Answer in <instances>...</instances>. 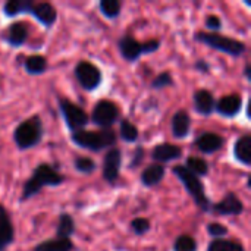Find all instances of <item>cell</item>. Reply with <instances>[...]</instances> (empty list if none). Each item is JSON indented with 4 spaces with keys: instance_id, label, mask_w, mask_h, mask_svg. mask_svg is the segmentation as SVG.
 Here are the masks:
<instances>
[{
    "instance_id": "cell-24",
    "label": "cell",
    "mask_w": 251,
    "mask_h": 251,
    "mask_svg": "<svg viewBox=\"0 0 251 251\" xmlns=\"http://www.w3.org/2000/svg\"><path fill=\"white\" fill-rule=\"evenodd\" d=\"M75 244L72 240H62V238H51L41 241L34 246L32 251H74Z\"/></svg>"
},
{
    "instance_id": "cell-15",
    "label": "cell",
    "mask_w": 251,
    "mask_h": 251,
    "mask_svg": "<svg viewBox=\"0 0 251 251\" xmlns=\"http://www.w3.org/2000/svg\"><path fill=\"white\" fill-rule=\"evenodd\" d=\"M151 159L154 163H159V165H166V163H171V162H175L178 159H181L184 156V150L182 147L176 146V144H172V143H162V144H157L153 147L151 150Z\"/></svg>"
},
{
    "instance_id": "cell-21",
    "label": "cell",
    "mask_w": 251,
    "mask_h": 251,
    "mask_svg": "<svg viewBox=\"0 0 251 251\" xmlns=\"http://www.w3.org/2000/svg\"><path fill=\"white\" fill-rule=\"evenodd\" d=\"M232 154L235 160L246 168L251 166V135L250 134H243L241 137L237 138L232 147Z\"/></svg>"
},
{
    "instance_id": "cell-30",
    "label": "cell",
    "mask_w": 251,
    "mask_h": 251,
    "mask_svg": "<svg viewBox=\"0 0 251 251\" xmlns=\"http://www.w3.org/2000/svg\"><path fill=\"white\" fill-rule=\"evenodd\" d=\"M74 169L81 175H91L97 171V163L88 156H76L72 162Z\"/></svg>"
},
{
    "instance_id": "cell-37",
    "label": "cell",
    "mask_w": 251,
    "mask_h": 251,
    "mask_svg": "<svg viewBox=\"0 0 251 251\" xmlns=\"http://www.w3.org/2000/svg\"><path fill=\"white\" fill-rule=\"evenodd\" d=\"M160 46H162V41L159 38H150L143 43V51L144 54H153L160 49Z\"/></svg>"
},
{
    "instance_id": "cell-1",
    "label": "cell",
    "mask_w": 251,
    "mask_h": 251,
    "mask_svg": "<svg viewBox=\"0 0 251 251\" xmlns=\"http://www.w3.org/2000/svg\"><path fill=\"white\" fill-rule=\"evenodd\" d=\"M63 182H65V175H62L50 163L41 162L32 169L31 176L25 181V184L22 187L21 197H19V203H25V201L31 200L32 197L40 194L44 190V187L56 188V187L62 185Z\"/></svg>"
},
{
    "instance_id": "cell-3",
    "label": "cell",
    "mask_w": 251,
    "mask_h": 251,
    "mask_svg": "<svg viewBox=\"0 0 251 251\" xmlns=\"http://www.w3.org/2000/svg\"><path fill=\"white\" fill-rule=\"evenodd\" d=\"M71 141L79 149L100 153V151L115 147L118 141V134L113 128H104V129H97V131L81 129V131L71 134Z\"/></svg>"
},
{
    "instance_id": "cell-26",
    "label": "cell",
    "mask_w": 251,
    "mask_h": 251,
    "mask_svg": "<svg viewBox=\"0 0 251 251\" xmlns=\"http://www.w3.org/2000/svg\"><path fill=\"white\" fill-rule=\"evenodd\" d=\"M118 137L122 141H125L128 144H132V143H137L140 140V129L131 121L121 119L119 121V132H118Z\"/></svg>"
},
{
    "instance_id": "cell-6",
    "label": "cell",
    "mask_w": 251,
    "mask_h": 251,
    "mask_svg": "<svg viewBox=\"0 0 251 251\" xmlns=\"http://www.w3.org/2000/svg\"><path fill=\"white\" fill-rule=\"evenodd\" d=\"M57 107L60 112V116L66 125V128L69 129L71 134L85 129V126L90 122V115L76 103L71 101L66 97L59 96L57 97Z\"/></svg>"
},
{
    "instance_id": "cell-27",
    "label": "cell",
    "mask_w": 251,
    "mask_h": 251,
    "mask_svg": "<svg viewBox=\"0 0 251 251\" xmlns=\"http://www.w3.org/2000/svg\"><path fill=\"white\" fill-rule=\"evenodd\" d=\"M191 174H194L196 176H199L200 179L207 176L209 172H210V165L206 159L203 157H199V156H190L187 157L185 160V165H184Z\"/></svg>"
},
{
    "instance_id": "cell-33",
    "label": "cell",
    "mask_w": 251,
    "mask_h": 251,
    "mask_svg": "<svg viewBox=\"0 0 251 251\" xmlns=\"http://www.w3.org/2000/svg\"><path fill=\"white\" fill-rule=\"evenodd\" d=\"M129 226H131V231H132L137 237H143V235H146V234L150 232V229H151V222H150V219H147V218H134V219L131 221Z\"/></svg>"
},
{
    "instance_id": "cell-29",
    "label": "cell",
    "mask_w": 251,
    "mask_h": 251,
    "mask_svg": "<svg viewBox=\"0 0 251 251\" xmlns=\"http://www.w3.org/2000/svg\"><path fill=\"white\" fill-rule=\"evenodd\" d=\"M206 251H246V249L238 241H232L228 238H219V240H212Z\"/></svg>"
},
{
    "instance_id": "cell-20",
    "label": "cell",
    "mask_w": 251,
    "mask_h": 251,
    "mask_svg": "<svg viewBox=\"0 0 251 251\" xmlns=\"http://www.w3.org/2000/svg\"><path fill=\"white\" fill-rule=\"evenodd\" d=\"M165 175H166V166L153 162L143 169L140 181L144 188H154L163 181Z\"/></svg>"
},
{
    "instance_id": "cell-38",
    "label": "cell",
    "mask_w": 251,
    "mask_h": 251,
    "mask_svg": "<svg viewBox=\"0 0 251 251\" xmlns=\"http://www.w3.org/2000/svg\"><path fill=\"white\" fill-rule=\"evenodd\" d=\"M194 71L200 72V74H204V75H209L210 74V65L209 62H206L204 59H197L193 65Z\"/></svg>"
},
{
    "instance_id": "cell-2",
    "label": "cell",
    "mask_w": 251,
    "mask_h": 251,
    "mask_svg": "<svg viewBox=\"0 0 251 251\" xmlns=\"http://www.w3.org/2000/svg\"><path fill=\"white\" fill-rule=\"evenodd\" d=\"M12 138H13L16 149L21 151L31 150V149L37 147L38 144H41V141L44 138L43 118L38 113H35V115L24 119L22 122H19L15 126Z\"/></svg>"
},
{
    "instance_id": "cell-18",
    "label": "cell",
    "mask_w": 251,
    "mask_h": 251,
    "mask_svg": "<svg viewBox=\"0 0 251 251\" xmlns=\"http://www.w3.org/2000/svg\"><path fill=\"white\" fill-rule=\"evenodd\" d=\"M16 238L15 226L7 209L0 203V251H6Z\"/></svg>"
},
{
    "instance_id": "cell-7",
    "label": "cell",
    "mask_w": 251,
    "mask_h": 251,
    "mask_svg": "<svg viewBox=\"0 0 251 251\" xmlns=\"http://www.w3.org/2000/svg\"><path fill=\"white\" fill-rule=\"evenodd\" d=\"M74 75L82 90L93 93L103 82V72L90 60H79L74 68Z\"/></svg>"
},
{
    "instance_id": "cell-9",
    "label": "cell",
    "mask_w": 251,
    "mask_h": 251,
    "mask_svg": "<svg viewBox=\"0 0 251 251\" xmlns=\"http://www.w3.org/2000/svg\"><path fill=\"white\" fill-rule=\"evenodd\" d=\"M244 212H246V206L243 200L234 191H228L221 201L212 203L209 213L216 216H240Z\"/></svg>"
},
{
    "instance_id": "cell-8",
    "label": "cell",
    "mask_w": 251,
    "mask_h": 251,
    "mask_svg": "<svg viewBox=\"0 0 251 251\" xmlns=\"http://www.w3.org/2000/svg\"><path fill=\"white\" fill-rule=\"evenodd\" d=\"M121 118V107L107 99L99 100L90 115V121L100 129L112 128Z\"/></svg>"
},
{
    "instance_id": "cell-32",
    "label": "cell",
    "mask_w": 251,
    "mask_h": 251,
    "mask_svg": "<svg viewBox=\"0 0 251 251\" xmlns=\"http://www.w3.org/2000/svg\"><path fill=\"white\" fill-rule=\"evenodd\" d=\"M175 81H174V75L171 71H163L160 74L156 75V78L151 81L150 88L151 90H165L168 87H174Z\"/></svg>"
},
{
    "instance_id": "cell-4",
    "label": "cell",
    "mask_w": 251,
    "mask_h": 251,
    "mask_svg": "<svg viewBox=\"0 0 251 251\" xmlns=\"http://www.w3.org/2000/svg\"><path fill=\"white\" fill-rule=\"evenodd\" d=\"M172 174L178 178V181L184 185L185 191L188 193V196L193 199L194 204L199 207V210L201 213H209L210 212V206L212 201L206 194V188L203 181L196 176L194 174H191L184 165H176L172 168Z\"/></svg>"
},
{
    "instance_id": "cell-23",
    "label": "cell",
    "mask_w": 251,
    "mask_h": 251,
    "mask_svg": "<svg viewBox=\"0 0 251 251\" xmlns=\"http://www.w3.org/2000/svg\"><path fill=\"white\" fill-rule=\"evenodd\" d=\"M75 231H76V225H75L74 218L69 213L62 212L59 215L57 225H56V238L71 240V237L75 234Z\"/></svg>"
},
{
    "instance_id": "cell-17",
    "label": "cell",
    "mask_w": 251,
    "mask_h": 251,
    "mask_svg": "<svg viewBox=\"0 0 251 251\" xmlns=\"http://www.w3.org/2000/svg\"><path fill=\"white\" fill-rule=\"evenodd\" d=\"M225 146V138L216 132H203L194 140V147L203 154H215Z\"/></svg>"
},
{
    "instance_id": "cell-36",
    "label": "cell",
    "mask_w": 251,
    "mask_h": 251,
    "mask_svg": "<svg viewBox=\"0 0 251 251\" xmlns=\"http://www.w3.org/2000/svg\"><path fill=\"white\" fill-rule=\"evenodd\" d=\"M204 25L209 29V32H219L224 26V22L218 15H207L204 19Z\"/></svg>"
},
{
    "instance_id": "cell-31",
    "label": "cell",
    "mask_w": 251,
    "mask_h": 251,
    "mask_svg": "<svg viewBox=\"0 0 251 251\" xmlns=\"http://www.w3.org/2000/svg\"><path fill=\"white\" fill-rule=\"evenodd\" d=\"M172 251H199V243L193 235L181 234L175 238Z\"/></svg>"
},
{
    "instance_id": "cell-13",
    "label": "cell",
    "mask_w": 251,
    "mask_h": 251,
    "mask_svg": "<svg viewBox=\"0 0 251 251\" xmlns=\"http://www.w3.org/2000/svg\"><path fill=\"white\" fill-rule=\"evenodd\" d=\"M243 110V97L241 94L231 93L226 96H222L221 99L216 100L215 112L221 115L222 118L226 119H234L237 118Z\"/></svg>"
},
{
    "instance_id": "cell-19",
    "label": "cell",
    "mask_w": 251,
    "mask_h": 251,
    "mask_svg": "<svg viewBox=\"0 0 251 251\" xmlns=\"http://www.w3.org/2000/svg\"><path fill=\"white\" fill-rule=\"evenodd\" d=\"M191 116L185 109H179L172 115L171 119V131L174 138L176 140H184L190 135L191 132Z\"/></svg>"
},
{
    "instance_id": "cell-10",
    "label": "cell",
    "mask_w": 251,
    "mask_h": 251,
    "mask_svg": "<svg viewBox=\"0 0 251 251\" xmlns=\"http://www.w3.org/2000/svg\"><path fill=\"white\" fill-rule=\"evenodd\" d=\"M121 168H122V151L118 147L109 149L103 157V166H101L103 179L107 184L115 185L121 176Z\"/></svg>"
},
{
    "instance_id": "cell-14",
    "label": "cell",
    "mask_w": 251,
    "mask_h": 251,
    "mask_svg": "<svg viewBox=\"0 0 251 251\" xmlns=\"http://www.w3.org/2000/svg\"><path fill=\"white\" fill-rule=\"evenodd\" d=\"M118 50L122 56V59L128 63H135L140 60V57L144 54L143 51V43L138 41L134 35L125 34L118 40Z\"/></svg>"
},
{
    "instance_id": "cell-12",
    "label": "cell",
    "mask_w": 251,
    "mask_h": 251,
    "mask_svg": "<svg viewBox=\"0 0 251 251\" xmlns=\"http://www.w3.org/2000/svg\"><path fill=\"white\" fill-rule=\"evenodd\" d=\"M28 37H29V28L24 21H15L0 32V38L12 49L22 47L26 43Z\"/></svg>"
},
{
    "instance_id": "cell-39",
    "label": "cell",
    "mask_w": 251,
    "mask_h": 251,
    "mask_svg": "<svg viewBox=\"0 0 251 251\" xmlns=\"http://www.w3.org/2000/svg\"><path fill=\"white\" fill-rule=\"evenodd\" d=\"M243 75H244V78L247 79V82H251L250 62H246V65H244V69H243Z\"/></svg>"
},
{
    "instance_id": "cell-28",
    "label": "cell",
    "mask_w": 251,
    "mask_h": 251,
    "mask_svg": "<svg viewBox=\"0 0 251 251\" xmlns=\"http://www.w3.org/2000/svg\"><path fill=\"white\" fill-rule=\"evenodd\" d=\"M99 12L110 21H115L122 13V1L121 0H100Z\"/></svg>"
},
{
    "instance_id": "cell-25",
    "label": "cell",
    "mask_w": 251,
    "mask_h": 251,
    "mask_svg": "<svg viewBox=\"0 0 251 251\" xmlns=\"http://www.w3.org/2000/svg\"><path fill=\"white\" fill-rule=\"evenodd\" d=\"M32 0H7L1 6V13L6 18H16L19 15H26Z\"/></svg>"
},
{
    "instance_id": "cell-16",
    "label": "cell",
    "mask_w": 251,
    "mask_h": 251,
    "mask_svg": "<svg viewBox=\"0 0 251 251\" xmlns=\"http://www.w3.org/2000/svg\"><path fill=\"white\" fill-rule=\"evenodd\" d=\"M216 99L213 93L207 88H200L193 94V107L200 116L209 118L215 113Z\"/></svg>"
},
{
    "instance_id": "cell-34",
    "label": "cell",
    "mask_w": 251,
    "mask_h": 251,
    "mask_svg": "<svg viewBox=\"0 0 251 251\" xmlns=\"http://www.w3.org/2000/svg\"><path fill=\"white\" fill-rule=\"evenodd\" d=\"M207 234L213 238V240H219V238H226V235L229 234V229L221 224V222H210L206 226Z\"/></svg>"
},
{
    "instance_id": "cell-40",
    "label": "cell",
    "mask_w": 251,
    "mask_h": 251,
    "mask_svg": "<svg viewBox=\"0 0 251 251\" xmlns=\"http://www.w3.org/2000/svg\"><path fill=\"white\" fill-rule=\"evenodd\" d=\"M250 175H247V176H246V179H247V181H246V185H247V188H249V190H250L251 188V184H250Z\"/></svg>"
},
{
    "instance_id": "cell-11",
    "label": "cell",
    "mask_w": 251,
    "mask_h": 251,
    "mask_svg": "<svg viewBox=\"0 0 251 251\" xmlns=\"http://www.w3.org/2000/svg\"><path fill=\"white\" fill-rule=\"evenodd\" d=\"M26 15H31L46 29H51L59 18L57 9L54 7V4L49 1H34V0L31 1V6Z\"/></svg>"
},
{
    "instance_id": "cell-5",
    "label": "cell",
    "mask_w": 251,
    "mask_h": 251,
    "mask_svg": "<svg viewBox=\"0 0 251 251\" xmlns=\"http://www.w3.org/2000/svg\"><path fill=\"white\" fill-rule=\"evenodd\" d=\"M194 40L200 44H204L216 51H221V53L232 56V57H241L247 51V44L244 41L224 35L221 32L199 31L194 34Z\"/></svg>"
},
{
    "instance_id": "cell-22",
    "label": "cell",
    "mask_w": 251,
    "mask_h": 251,
    "mask_svg": "<svg viewBox=\"0 0 251 251\" xmlns=\"http://www.w3.org/2000/svg\"><path fill=\"white\" fill-rule=\"evenodd\" d=\"M22 68L28 75H43L49 69V60L43 54H29L24 59Z\"/></svg>"
},
{
    "instance_id": "cell-35",
    "label": "cell",
    "mask_w": 251,
    "mask_h": 251,
    "mask_svg": "<svg viewBox=\"0 0 251 251\" xmlns=\"http://www.w3.org/2000/svg\"><path fill=\"white\" fill-rule=\"evenodd\" d=\"M144 159H146V150H144V147L143 146H137L135 150L132 151V156H131V160H129L128 168L129 169L140 168L144 163Z\"/></svg>"
}]
</instances>
